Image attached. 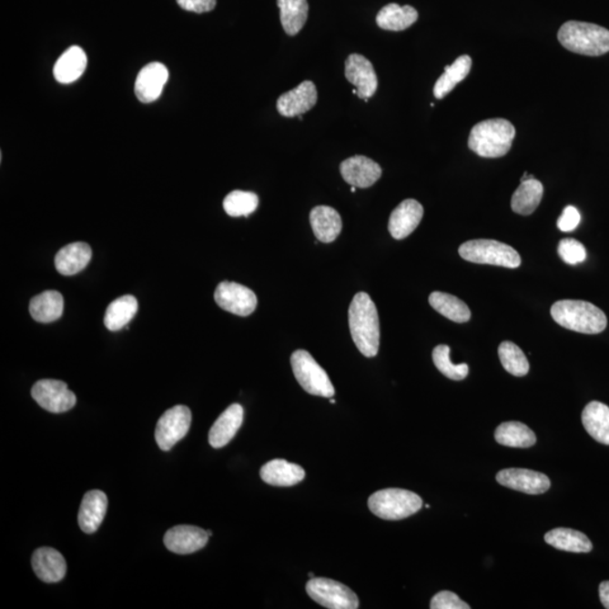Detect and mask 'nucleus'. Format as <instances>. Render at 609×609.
<instances>
[{"label":"nucleus","instance_id":"ea45409f","mask_svg":"<svg viewBox=\"0 0 609 609\" xmlns=\"http://www.w3.org/2000/svg\"><path fill=\"white\" fill-rule=\"evenodd\" d=\"M431 609H470L469 604L462 602L456 594L441 592L431 599Z\"/></svg>","mask_w":609,"mask_h":609},{"label":"nucleus","instance_id":"cd10ccee","mask_svg":"<svg viewBox=\"0 0 609 609\" xmlns=\"http://www.w3.org/2000/svg\"><path fill=\"white\" fill-rule=\"evenodd\" d=\"M547 544L560 551L573 552V553H589L593 551V543L584 533L571 530V528H555L545 533Z\"/></svg>","mask_w":609,"mask_h":609},{"label":"nucleus","instance_id":"c9c22d12","mask_svg":"<svg viewBox=\"0 0 609 609\" xmlns=\"http://www.w3.org/2000/svg\"><path fill=\"white\" fill-rule=\"evenodd\" d=\"M498 352L500 361L509 374L523 377L530 371V362H528L525 353L517 344L504 341L500 344Z\"/></svg>","mask_w":609,"mask_h":609},{"label":"nucleus","instance_id":"c03bdc74","mask_svg":"<svg viewBox=\"0 0 609 609\" xmlns=\"http://www.w3.org/2000/svg\"><path fill=\"white\" fill-rule=\"evenodd\" d=\"M356 190H357V188H356V187H352V188H351V192H352V193H355Z\"/></svg>","mask_w":609,"mask_h":609},{"label":"nucleus","instance_id":"7ed1b4c3","mask_svg":"<svg viewBox=\"0 0 609 609\" xmlns=\"http://www.w3.org/2000/svg\"><path fill=\"white\" fill-rule=\"evenodd\" d=\"M516 129L512 122L490 119L473 127L469 137V147L484 158H499L512 148Z\"/></svg>","mask_w":609,"mask_h":609},{"label":"nucleus","instance_id":"6ab92c4d","mask_svg":"<svg viewBox=\"0 0 609 609\" xmlns=\"http://www.w3.org/2000/svg\"><path fill=\"white\" fill-rule=\"evenodd\" d=\"M32 566L37 578L46 584L59 583L67 573L63 554L51 547H41L32 556Z\"/></svg>","mask_w":609,"mask_h":609},{"label":"nucleus","instance_id":"a211bd4d","mask_svg":"<svg viewBox=\"0 0 609 609\" xmlns=\"http://www.w3.org/2000/svg\"><path fill=\"white\" fill-rule=\"evenodd\" d=\"M423 218V207L417 200L401 202L390 217L389 230L391 238L404 239L417 229Z\"/></svg>","mask_w":609,"mask_h":609},{"label":"nucleus","instance_id":"4be33fe9","mask_svg":"<svg viewBox=\"0 0 609 609\" xmlns=\"http://www.w3.org/2000/svg\"><path fill=\"white\" fill-rule=\"evenodd\" d=\"M310 226L316 239L322 243H332L342 230V219L332 207L318 206L310 211Z\"/></svg>","mask_w":609,"mask_h":609},{"label":"nucleus","instance_id":"f704fd0d","mask_svg":"<svg viewBox=\"0 0 609 609\" xmlns=\"http://www.w3.org/2000/svg\"><path fill=\"white\" fill-rule=\"evenodd\" d=\"M429 303L439 314L455 323H465L471 319V310L464 301L446 292L434 291L429 296Z\"/></svg>","mask_w":609,"mask_h":609},{"label":"nucleus","instance_id":"a18cd8bd","mask_svg":"<svg viewBox=\"0 0 609 609\" xmlns=\"http://www.w3.org/2000/svg\"><path fill=\"white\" fill-rule=\"evenodd\" d=\"M309 575H310V579L315 578V574L313 573H310Z\"/></svg>","mask_w":609,"mask_h":609},{"label":"nucleus","instance_id":"e433bc0d","mask_svg":"<svg viewBox=\"0 0 609 609\" xmlns=\"http://www.w3.org/2000/svg\"><path fill=\"white\" fill-rule=\"evenodd\" d=\"M432 359L437 370L445 375L447 379L452 381L465 380L470 372V367L467 363L454 365L451 360V348L446 344H441L433 349Z\"/></svg>","mask_w":609,"mask_h":609},{"label":"nucleus","instance_id":"bb28decb","mask_svg":"<svg viewBox=\"0 0 609 609\" xmlns=\"http://www.w3.org/2000/svg\"><path fill=\"white\" fill-rule=\"evenodd\" d=\"M419 14L412 6L401 7L398 4H389L382 7L376 17L377 25L386 31H404L418 21Z\"/></svg>","mask_w":609,"mask_h":609},{"label":"nucleus","instance_id":"473e14b6","mask_svg":"<svg viewBox=\"0 0 609 609\" xmlns=\"http://www.w3.org/2000/svg\"><path fill=\"white\" fill-rule=\"evenodd\" d=\"M500 445L512 448H531L536 443V436L522 422L510 421L500 424L494 432Z\"/></svg>","mask_w":609,"mask_h":609},{"label":"nucleus","instance_id":"aec40b11","mask_svg":"<svg viewBox=\"0 0 609 609\" xmlns=\"http://www.w3.org/2000/svg\"><path fill=\"white\" fill-rule=\"evenodd\" d=\"M244 410L242 405L231 404L216 420L209 432V443L211 447L219 450L230 442L231 439L242 427Z\"/></svg>","mask_w":609,"mask_h":609},{"label":"nucleus","instance_id":"20e7f679","mask_svg":"<svg viewBox=\"0 0 609 609\" xmlns=\"http://www.w3.org/2000/svg\"><path fill=\"white\" fill-rule=\"evenodd\" d=\"M560 44L574 54L598 56L609 52V31L592 23L569 21L560 27Z\"/></svg>","mask_w":609,"mask_h":609},{"label":"nucleus","instance_id":"ddd939ff","mask_svg":"<svg viewBox=\"0 0 609 609\" xmlns=\"http://www.w3.org/2000/svg\"><path fill=\"white\" fill-rule=\"evenodd\" d=\"M346 78L355 85L358 97L370 98L379 88V79L374 66L361 55L353 54L346 60Z\"/></svg>","mask_w":609,"mask_h":609},{"label":"nucleus","instance_id":"9d476101","mask_svg":"<svg viewBox=\"0 0 609 609\" xmlns=\"http://www.w3.org/2000/svg\"><path fill=\"white\" fill-rule=\"evenodd\" d=\"M36 402L51 413H64L72 410L77 402L76 395L61 381L41 380L31 391Z\"/></svg>","mask_w":609,"mask_h":609},{"label":"nucleus","instance_id":"0eeeda50","mask_svg":"<svg viewBox=\"0 0 609 609\" xmlns=\"http://www.w3.org/2000/svg\"><path fill=\"white\" fill-rule=\"evenodd\" d=\"M292 371L307 393L322 398H333L335 390L327 371L316 362L310 352L297 350L291 356Z\"/></svg>","mask_w":609,"mask_h":609},{"label":"nucleus","instance_id":"393cba45","mask_svg":"<svg viewBox=\"0 0 609 609\" xmlns=\"http://www.w3.org/2000/svg\"><path fill=\"white\" fill-rule=\"evenodd\" d=\"M87 67V56L79 46L66 50L55 65V78L61 84H72L82 76Z\"/></svg>","mask_w":609,"mask_h":609},{"label":"nucleus","instance_id":"a878e982","mask_svg":"<svg viewBox=\"0 0 609 609\" xmlns=\"http://www.w3.org/2000/svg\"><path fill=\"white\" fill-rule=\"evenodd\" d=\"M583 424L594 441L609 446V406L593 401L583 411Z\"/></svg>","mask_w":609,"mask_h":609},{"label":"nucleus","instance_id":"1a4fd4ad","mask_svg":"<svg viewBox=\"0 0 609 609\" xmlns=\"http://www.w3.org/2000/svg\"><path fill=\"white\" fill-rule=\"evenodd\" d=\"M192 414L186 405L173 406L158 420L155 438L160 450L171 451L177 442L187 436L190 429Z\"/></svg>","mask_w":609,"mask_h":609},{"label":"nucleus","instance_id":"412c9836","mask_svg":"<svg viewBox=\"0 0 609 609\" xmlns=\"http://www.w3.org/2000/svg\"><path fill=\"white\" fill-rule=\"evenodd\" d=\"M107 509V494L100 490L89 491L84 495L78 513L80 530L93 533L101 526Z\"/></svg>","mask_w":609,"mask_h":609},{"label":"nucleus","instance_id":"9b49d317","mask_svg":"<svg viewBox=\"0 0 609 609\" xmlns=\"http://www.w3.org/2000/svg\"><path fill=\"white\" fill-rule=\"evenodd\" d=\"M215 300L220 309L243 318L251 315L258 306L257 295L251 289L230 281L219 283L215 291Z\"/></svg>","mask_w":609,"mask_h":609},{"label":"nucleus","instance_id":"f8f14e48","mask_svg":"<svg viewBox=\"0 0 609 609\" xmlns=\"http://www.w3.org/2000/svg\"><path fill=\"white\" fill-rule=\"evenodd\" d=\"M499 484L526 494H543L551 488V481L545 474L526 469H506L497 474Z\"/></svg>","mask_w":609,"mask_h":609},{"label":"nucleus","instance_id":"f257e3e1","mask_svg":"<svg viewBox=\"0 0 609 609\" xmlns=\"http://www.w3.org/2000/svg\"><path fill=\"white\" fill-rule=\"evenodd\" d=\"M349 328L358 350L367 358L377 356L381 339L379 311L366 292L353 297L349 307Z\"/></svg>","mask_w":609,"mask_h":609},{"label":"nucleus","instance_id":"4468645a","mask_svg":"<svg viewBox=\"0 0 609 609\" xmlns=\"http://www.w3.org/2000/svg\"><path fill=\"white\" fill-rule=\"evenodd\" d=\"M318 102V89L310 80H305L299 86L283 93L277 102V110L282 117L303 116Z\"/></svg>","mask_w":609,"mask_h":609},{"label":"nucleus","instance_id":"7c9ffc66","mask_svg":"<svg viewBox=\"0 0 609 609\" xmlns=\"http://www.w3.org/2000/svg\"><path fill=\"white\" fill-rule=\"evenodd\" d=\"M543 192H544V188L536 178L522 182L513 195L512 209L518 215H532L540 206Z\"/></svg>","mask_w":609,"mask_h":609},{"label":"nucleus","instance_id":"39448f33","mask_svg":"<svg viewBox=\"0 0 609 609\" xmlns=\"http://www.w3.org/2000/svg\"><path fill=\"white\" fill-rule=\"evenodd\" d=\"M370 512L384 521H402L422 508V499L417 493L403 489H385L370 495Z\"/></svg>","mask_w":609,"mask_h":609},{"label":"nucleus","instance_id":"de8ad7c7","mask_svg":"<svg viewBox=\"0 0 609 609\" xmlns=\"http://www.w3.org/2000/svg\"><path fill=\"white\" fill-rule=\"evenodd\" d=\"M330 403L335 404V400H330Z\"/></svg>","mask_w":609,"mask_h":609},{"label":"nucleus","instance_id":"2f4dec72","mask_svg":"<svg viewBox=\"0 0 609 609\" xmlns=\"http://www.w3.org/2000/svg\"><path fill=\"white\" fill-rule=\"evenodd\" d=\"M137 311H138V300L131 295L122 296L108 305L104 316V324L107 330L116 332L127 328Z\"/></svg>","mask_w":609,"mask_h":609},{"label":"nucleus","instance_id":"6e6552de","mask_svg":"<svg viewBox=\"0 0 609 609\" xmlns=\"http://www.w3.org/2000/svg\"><path fill=\"white\" fill-rule=\"evenodd\" d=\"M306 592L314 602L330 609H357L359 599L347 585L327 578H311Z\"/></svg>","mask_w":609,"mask_h":609},{"label":"nucleus","instance_id":"49530a36","mask_svg":"<svg viewBox=\"0 0 609 609\" xmlns=\"http://www.w3.org/2000/svg\"><path fill=\"white\" fill-rule=\"evenodd\" d=\"M207 533H208V535H209V536L212 535V532H211V531H207Z\"/></svg>","mask_w":609,"mask_h":609},{"label":"nucleus","instance_id":"423d86ee","mask_svg":"<svg viewBox=\"0 0 609 609\" xmlns=\"http://www.w3.org/2000/svg\"><path fill=\"white\" fill-rule=\"evenodd\" d=\"M465 261L478 264H491L509 269L521 266V255L509 245L493 239H473L462 245L458 249Z\"/></svg>","mask_w":609,"mask_h":609},{"label":"nucleus","instance_id":"2eb2a0df","mask_svg":"<svg viewBox=\"0 0 609 609\" xmlns=\"http://www.w3.org/2000/svg\"><path fill=\"white\" fill-rule=\"evenodd\" d=\"M340 172L348 184L352 187L366 188L374 186L381 177V167L366 156H353L343 160Z\"/></svg>","mask_w":609,"mask_h":609},{"label":"nucleus","instance_id":"72a5a7b5","mask_svg":"<svg viewBox=\"0 0 609 609\" xmlns=\"http://www.w3.org/2000/svg\"><path fill=\"white\" fill-rule=\"evenodd\" d=\"M277 4L280 9L283 30L288 36L299 35L309 17L307 0H277Z\"/></svg>","mask_w":609,"mask_h":609},{"label":"nucleus","instance_id":"58836bf2","mask_svg":"<svg viewBox=\"0 0 609 609\" xmlns=\"http://www.w3.org/2000/svg\"><path fill=\"white\" fill-rule=\"evenodd\" d=\"M558 252L561 259L565 263L571 264V266L583 263L585 258H587V249H585L584 244L573 239H562L559 244Z\"/></svg>","mask_w":609,"mask_h":609},{"label":"nucleus","instance_id":"a19ab883","mask_svg":"<svg viewBox=\"0 0 609 609\" xmlns=\"http://www.w3.org/2000/svg\"><path fill=\"white\" fill-rule=\"evenodd\" d=\"M582 220V216L577 208L573 206H568L565 208L563 212L558 220V228L560 230L564 231V233H570L578 228Z\"/></svg>","mask_w":609,"mask_h":609},{"label":"nucleus","instance_id":"5701e85b","mask_svg":"<svg viewBox=\"0 0 609 609\" xmlns=\"http://www.w3.org/2000/svg\"><path fill=\"white\" fill-rule=\"evenodd\" d=\"M92 259V249L88 244L76 242L68 244L56 255V271L63 276L77 275L87 267Z\"/></svg>","mask_w":609,"mask_h":609},{"label":"nucleus","instance_id":"37998d69","mask_svg":"<svg viewBox=\"0 0 609 609\" xmlns=\"http://www.w3.org/2000/svg\"><path fill=\"white\" fill-rule=\"evenodd\" d=\"M599 598L603 606L609 609V582H604L599 585Z\"/></svg>","mask_w":609,"mask_h":609},{"label":"nucleus","instance_id":"b1692460","mask_svg":"<svg viewBox=\"0 0 609 609\" xmlns=\"http://www.w3.org/2000/svg\"><path fill=\"white\" fill-rule=\"evenodd\" d=\"M264 482L273 486H294L305 479L303 467L285 460H273L259 472Z\"/></svg>","mask_w":609,"mask_h":609},{"label":"nucleus","instance_id":"f03ea898","mask_svg":"<svg viewBox=\"0 0 609 609\" xmlns=\"http://www.w3.org/2000/svg\"><path fill=\"white\" fill-rule=\"evenodd\" d=\"M552 318L565 329L583 334H599L607 328L605 313L584 300H560L552 306Z\"/></svg>","mask_w":609,"mask_h":609},{"label":"nucleus","instance_id":"f3484780","mask_svg":"<svg viewBox=\"0 0 609 609\" xmlns=\"http://www.w3.org/2000/svg\"><path fill=\"white\" fill-rule=\"evenodd\" d=\"M168 80L167 66L152 63L140 70L136 79L135 93L137 98L143 103H153L160 96L165 84Z\"/></svg>","mask_w":609,"mask_h":609},{"label":"nucleus","instance_id":"79ce46f5","mask_svg":"<svg viewBox=\"0 0 609 609\" xmlns=\"http://www.w3.org/2000/svg\"><path fill=\"white\" fill-rule=\"evenodd\" d=\"M177 2L186 11L198 14L211 12L217 4V0H177Z\"/></svg>","mask_w":609,"mask_h":609},{"label":"nucleus","instance_id":"c756f323","mask_svg":"<svg viewBox=\"0 0 609 609\" xmlns=\"http://www.w3.org/2000/svg\"><path fill=\"white\" fill-rule=\"evenodd\" d=\"M471 68L472 59L470 56H458L454 64L447 66L445 73L434 84V97L442 100V98L448 96L457 86V84H460L467 77V75L471 72Z\"/></svg>","mask_w":609,"mask_h":609},{"label":"nucleus","instance_id":"c85d7f7f","mask_svg":"<svg viewBox=\"0 0 609 609\" xmlns=\"http://www.w3.org/2000/svg\"><path fill=\"white\" fill-rule=\"evenodd\" d=\"M64 297L58 291L48 290L31 299L30 313L40 323H51L63 316Z\"/></svg>","mask_w":609,"mask_h":609},{"label":"nucleus","instance_id":"4c0bfd02","mask_svg":"<svg viewBox=\"0 0 609 609\" xmlns=\"http://www.w3.org/2000/svg\"><path fill=\"white\" fill-rule=\"evenodd\" d=\"M259 207V197L253 192L236 190L224 200V209L230 217H249Z\"/></svg>","mask_w":609,"mask_h":609},{"label":"nucleus","instance_id":"dca6fc26","mask_svg":"<svg viewBox=\"0 0 609 609\" xmlns=\"http://www.w3.org/2000/svg\"><path fill=\"white\" fill-rule=\"evenodd\" d=\"M209 535L199 527L179 525L171 528L164 536V544L177 554H191L207 545Z\"/></svg>","mask_w":609,"mask_h":609}]
</instances>
